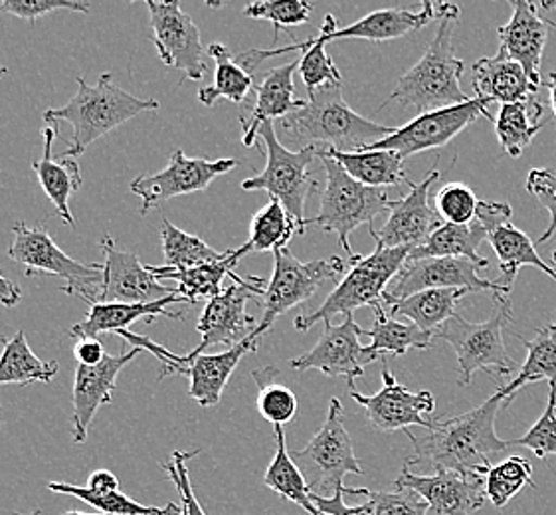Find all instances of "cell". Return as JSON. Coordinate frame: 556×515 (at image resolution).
<instances>
[{"instance_id": "1", "label": "cell", "mask_w": 556, "mask_h": 515, "mask_svg": "<svg viewBox=\"0 0 556 515\" xmlns=\"http://www.w3.org/2000/svg\"><path fill=\"white\" fill-rule=\"evenodd\" d=\"M503 397L495 392L478 409L464 415L434 420L424 437L406 435L414 442L416 456L408 459L410 466L424 470H447L485 478L491 460L513 447V440H503L495 432V418Z\"/></svg>"}, {"instance_id": "2", "label": "cell", "mask_w": 556, "mask_h": 515, "mask_svg": "<svg viewBox=\"0 0 556 515\" xmlns=\"http://www.w3.org/2000/svg\"><path fill=\"white\" fill-rule=\"evenodd\" d=\"M276 131L286 143L293 147H317L356 153L377 146L389 137L394 127L375 124L349 108L341 86H327L309 91L305 105L276 122ZM279 139V141H281Z\"/></svg>"}, {"instance_id": "3", "label": "cell", "mask_w": 556, "mask_h": 515, "mask_svg": "<svg viewBox=\"0 0 556 515\" xmlns=\"http://www.w3.org/2000/svg\"><path fill=\"white\" fill-rule=\"evenodd\" d=\"M457 18L459 9L456 4L438 2V33L434 40L428 46L426 54L418 60V64L402 74L396 90L380 105V110L392 101H399L402 108L414 105L418 108V112L428 113L468 101V96L459 86L466 64L464 60L456 58L452 48Z\"/></svg>"}, {"instance_id": "4", "label": "cell", "mask_w": 556, "mask_h": 515, "mask_svg": "<svg viewBox=\"0 0 556 515\" xmlns=\"http://www.w3.org/2000/svg\"><path fill=\"white\" fill-rule=\"evenodd\" d=\"M76 84L78 93L64 108L45 112L46 124L66 122L74 129L70 146L62 153L64 158H81L103 135L143 112H156L161 108L156 100H141L115 86L112 74H101L96 86H89L86 78L76 79Z\"/></svg>"}, {"instance_id": "5", "label": "cell", "mask_w": 556, "mask_h": 515, "mask_svg": "<svg viewBox=\"0 0 556 515\" xmlns=\"http://www.w3.org/2000/svg\"><path fill=\"white\" fill-rule=\"evenodd\" d=\"M317 159H321L327 183L321 192V209L315 218H309L307 225H315L333 233L339 238V244L345 250L349 258L355 256L351 248V235L358 226L375 223L380 214L390 213L394 201H390L384 189H375L356 183L345 168L341 167L334 159L327 158L321 149L317 151Z\"/></svg>"}, {"instance_id": "6", "label": "cell", "mask_w": 556, "mask_h": 515, "mask_svg": "<svg viewBox=\"0 0 556 515\" xmlns=\"http://www.w3.org/2000/svg\"><path fill=\"white\" fill-rule=\"evenodd\" d=\"M412 248H384L377 244L370 256H356L355 264L337 284L321 307L313 314L295 317L293 327L298 331H309L319 322H331L334 315H353L358 307H375L382 302V296L390 281L399 276L402 266L410 256Z\"/></svg>"}, {"instance_id": "7", "label": "cell", "mask_w": 556, "mask_h": 515, "mask_svg": "<svg viewBox=\"0 0 556 515\" xmlns=\"http://www.w3.org/2000/svg\"><path fill=\"white\" fill-rule=\"evenodd\" d=\"M511 322V303L503 296H495V310L488 322L471 324L456 314L435 331L434 337L456 349L462 387H468L473 373L478 370L488 373L491 379L493 373L501 377L511 375L517 363L503 343V329Z\"/></svg>"}, {"instance_id": "8", "label": "cell", "mask_w": 556, "mask_h": 515, "mask_svg": "<svg viewBox=\"0 0 556 515\" xmlns=\"http://www.w3.org/2000/svg\"><path fill=\"white\" fill-rule=\"evenodd\" d=\"M12 244L7 256L24 266L26 276H54L62 280L67 296L84 302H98L103 286V264H84L58 248L45 226L16 223L12 226Z\"/></svg>"}, {"instance_id": "9", "label": "cell", "mask_w": 556, "mask_h": 515, "mask_svg": "<svg viewBox=\"0 0 556 515\" xmlns=\"http://www.w3.org/2000/svg\"><path fill=\"white\" fill-rule=\"evenodd\" d=\"M257 139L266 146V168L242 183L248 192L266 191L271 199L281 202L286 211L298 221L301 233L307 228L305 202L317 183L309 177L307 167L317 159V147H305L291 151L279 141L274 122H264L257 129Z\"/></svg>"}, {"instance_id": "10", "label": "cell", "mask_w": 556, "mask_h": 515, "mask_svg": "<svg viewBox=\"0 0 556 515\" xmlns=\"http://www.w3.org/2000/svg\"><path fill=\"white\" fill-rule=\"evenodd\" d=\"M346 262L341 256L301 262L293 256L290 248H279L274 252V274L267 281L264 293V314L257 324V336H266L269 327L279 315L291 307L307 302L325 281L339 280L345 276Z\"/></svg>"}, {"instance_id": "11", "label": "cell", "mask_w": 556, "mask_h": 515, "mask_svg": "<svg viewBox=\"0 0 556 515\" xmlns=\"http://www.w3.org/2000/svg\"><path fill=\"white\" fill-rule=\"evenodd\" d=\"M291 459L317 472L315 480L309 483L313 493L331 492L333 495L334 492H345L343 480L346 474H363L353 440L346 432L345 409L339 399L329 401L327 418L319 432L305 449L291 452Z\"/></svg>"}, {"instance_id": "12", "label": "cell", "mask_w": 556, "mask_h": 515, "mask_svg": "<svg viewBox=\"0 0 556 515\" xmlns=\"http://www.w3.org/2000/svg\"><path fill=\"white\" fill-rule=\"evenodd\" d=\"M267 281L257 276H240L232 286L224 288L223 293L212 298L202 310L197 331L201 334V343L187 357L202 355L212 346L235 348L257 329L256 319L245 312V305L252 298H264Z\"/></svg>"}, {"instance_id": "13", "label": "cell", "mask_w": 556, "mask_h": 515, "mask_svg": "<svg viewBox=\"0 0 556 515\" xmlns=\"http://www.w3.org/2000/svg\"><path fill=\"white\" fill-rule=\"evenodd\" d=\"M238 167L232 158L206 159L189 158L185 151H173L167 167L153 175H139L131 180V192L141 199V211L147 214L153 209H161L170 199L182 194L206 191L212 180L223 177Z\"/></svg>"}, {"instance_id": "14", "label": "cell", "mask_w": 556, "mask_h": 515, "mask_svg": "<svg viewBox=\"0 0 556 515\" xmlns=\"http://www.w3.org/2000/svg\"><path fill=\"white\" fill-rule=\"evenodd\" d=\"M479 264L468 258H426L416 262H406L399 276L390 281L382 296L384 305H394L414 293L424 290H447L464 288L469 291H493L495 296H507L500 280H483L478 272Z\"/></svg>"}, {"instance_id": "15", "label": "cell", "mask_w": 556, "mask_h": 515, "mask_svg": "<svg viewBox=\"0 0 556 515\" xmlns=\"http://www.w3.org/2000/svg\"><path fill=\"white\" fill-rule=\"evenodd\" d=\"M490 105V100L473 98V100L459 103L454 108L420 113L416 120H412L410 124L394 129L389 137H384L377 146L368 147V149L396 151L404 159L412 158L416 153H424V151H432V149L447 146L450 141H454L457 135L478 120L479 115L493 120V115L488 112Z\"/></svg>"}, {"instance_id": "16", "label": "cell", "mask_w": 556, "mask_h": 515, "mask_svg": "<svg viewBox=\"0 0 556 515\" xmlns=\"http://www.w3.org/2000/svg\"><path fill=\"white\" fill-rule=\"evenodd\" d=\"M365 329L356 324L353 315H346L341 325L325 322V334L307 353L291 361L295 370H321L329 379H345L353 389L355 379L365 377L368 365L379 363L382 355L361 346Z\"/></svg>"}, {"instance_id": "17", "label": "cell", "mask_w": 556, "mask_h": 515, "mask_svg": "<svg viewBox=\"0 0 556 515\" xmlns=\"http://www.w3.org/2000/svg\"><path fill=\"white\" fill-rule=\"evenodd\" d=\"M146 7L151 14L153 42L163 64L180 70L185 74V79L199 81L204 78V74L208 72V50H204L199 26L192 23L189 14L182 12L180 2L147 0Z\"/></svg>"}, {"instance_id": "18", "label": "cell", "mask_w": 556, "mask_h": 515, "mask_svg": "<svg viewBox=\"0 0 556 515\" xmlns=\"http://www.w3.org/2000/svg\"><path fill=\"white\" fill-rule=\"evenodd\" d=\"M382 389L375 394H363L351 389V397L367 413L368 423L382 432L408 430V426L432 428L434 423L435 399L430 391L412 392L406 385L390 373L387 367L380 370Z\"/></svg>"}, {"instance_id": "19", "label": "cell", "mask_w": 556, "mask_h": 515, "mask_svg": "<svg viewBox=\"0 0 556 515\" xmlns=\"http://www.w3.org/2000/svg\"><path fill=\"white\" fill-rule=\"evenodd\" d=\"M438 179H440V173L434 167L420 183L408 180L410 191L406 192L401 201H394L390 209L389 221L384 223L382 230L377 233L370 226V236L375 238V244L414 250L444 225L440 214L435 213L434 206L430 204V189Z\"/></svg>"}, {"instance_id": "20", "label": "cell", "mask_w": 556, "mask_h": 515, "mask_svg": "<svg viewBox=\"0 0 556 515\" xmlns=\"http://www.w3.org/2000/svg\"><path fill=\"white\" fill-rule=\"evenodd\" d=\"M394 488L418 493L428 504L430 515H473L488 500L485 478L447 470L434 472L430 476L416 474L408 462L402 466Z\"/></svg>"}, {"instance_id": "21", "label": "cell", "mask_w": 556, "mask_h": 515, "mask_svg": "<svg viewBox=\"0 0 556 515\" xmlns=\"http://www.w3.org/2000/svg\"><path fill=\"white\" fill-rule=\"evenodd\" d=\"M103 262V286L98 303H151L177 293V288H167L146 266L137 254L115 247L110 235L101 238Z\"/></svg>"}, {"instance_id": "22", "label": "cell", "mask_w": 556, "mask_h": 515, "mask_svg": "<svg viewBox=\"0 0 556 515\" xmlns=\"http://www.w3.org/2000/svg\"><path fill=\"white\" fill-rule=\"evenodd\" d=\"M143 349L131 348L125 343L119 355H108L101 365L86 367L76 365L74 373V391H72V430L74 442L81 444L88 438L89 426L98 415L101 406L112 403L113 392L117 389V377Z\"/></svg>"}, {"instance_id": "23", "label": "cell", "mask_w": 556, "mask_h": 515, "mask_svg": "<svg viewBox=\"0 0 556 515\" xmlns=\"http://www.w3.org/2000/svg\"><path fill=\"white\" fill-rule=\"evenodd\" d=\"M260 339H262V336H257L254 331L242 343H238L235 348H228L223 353H214V355L202 353V355L194 359L178 355L175 373L189 377L190 399L197 401L204 409H212V406L220 403L224 389L230 381L236 367L240 365V361L248 353L256 351Z\"/></svg>"}, {"instance_id": "24", "label": "cell", "mask_w": 556, "mask_h": 515, "mask_svg": "<svg viewBox=\"0 0 556 515\" xmlns=\"http://www.w3.org/2000/svg\"><path fill=\"white\" fill-rule=\"evenodd\" d=\"M435 18H438V4L434 2H424L420 12L404 11V9H382V11L370 12L365 18L356 21L355 24H349L345 28H339L333 14H327L317 38L325 45L333 40H349V38L389 42L414 30H420Z\"/></svg>"}, {"instance_id": "25", "label": "cell", "mask_w": 556, "mask_h": 515, "mask_svg": "<svg viewBox=\"0 0 556 515\" xmlns=\"http://www.w3.org/2000/svg\"><path fill=\"white\" fill-rule=\"evenodd\" d=\"M511 21L500 26V56L521 64L525 74L541 88V62L546 45V23L539 14V4L529 0H511Z\"/></svg>"}, {"instance_id": "26", "label": "cell", "mask_w": 556, "mask_h": 515, "mask_svg": "<svg viewBox=\"0 0 556 515\" xmlns=\"http://www.w3.org/2000/svg\"><path fill=\"white\" fill-rule=\"evenodd\" d=\"M295 70H300V60L269 70L264 74L262 81L256 84L254 105L248 110V115H240L242 143L245 147L256 143L257 129L264 122L276 124L305 105V101L295 98Z\"/></svg>"}, {"instance_id": "27", "label": "cell", "mask_w": 556, "mask_h": 515, "mask_svg": "<svg viewBox=\"0 0 556 515\" xmlns=\"http://www.w3.org/2000/svg\"><path fill=\"white\" fill-rule=\"evenodd\" d=\"M185 302L178 293H173L163 300L151 303H89V312L86 317L70 329V337L86 339L98 337L100 334H122L129 331V325L146 317L147 322H153L156 315H163L168 319H185V312L173 314L168 312L170 303ZM187 303V302H185Z\"/></svg>"}, {"instance_id": "28", "label": "cell", "mask_w": 556, "mask_h": 515, "mask_svg": "<svg viewBox=\"0 0 556 515\" xmlns=\"http://www.w3.org/2000/svg\"><path fill=\"white\" fill-rule=\"evenodd\" d=\"M45 137V153L42 158L36 159L33 163V171L40 180V187L46 197L56 206L58 214L62 216L64 225L76 226L74 216L70 211V197L76 194L81 187V171H79L76 159L54 158L52 147L56 139V124H46L42 127Z\"/></svg>"}, {"instance_id": "29", "label": "cell", "mask_w": 556, "mask_h": 515, "mask_svg": "<svg viewBox=\"0 0 556 515\" xmlns=\"http://www.w3.org/2000/svg\"><path fill=\"white\" fill-rule=\"evenodd\" d=\"M473 91L483 100L500 101L501 105L534 98V86L523 66L507 58H481L473 64Z\"/></svg>"}, {"instance_id": "30", "label": "cell", "mask_w": 556, "mask_h": 515, "mask_svg": "<svg viewBox=\"0 0 556 515\" xmlns=\"http://www.w3.org/2000/svg\"><path fill=\"white\" fill-rule=\"evenodd\" d=\"M245 256L244 248L238 250H228V254L220 262H212L204 266H197L190 269H170L167 266H149L151 272L155 274L156 280L177 281V293L187 303H197L201 298H216L218 293H223L224 278H232L238 280L240 276L235 269L238 262Z\"/></svg>"}, {"instance_id": "31", "label": "cell", "mask_w": 556, "mask_h": 515, "mask_svg": "<svg viewBox=\"0 0 556 515\" xmlns=\"http://www.w3.org/2000/svg\"><path fill=\"white\" fill-rule=\"evenodd\" d=\"M491 248L495 250V254L500 258L501 276L497 280L513 291L517 274L523 266H533V268L545 272L546 276H551L556 280V272L553 266H548L543 258L539 256L536 247L523 230H519L513 223H503L495 228H491L488 235Z\"/></svg>"}, {"instance_id": "32", "label": "cell", "mask_w": 556, "mask_h": 515, "mask_svg": "<svg viewBox=\"0 0 556 515\" xmlns=\"http://www.w3.org/2000/svg\"><path fill=\"white\" fill-rule=\"evenodd\" d=\"M488 235H490L488 226L483 225L478 216L469 225L444 223L424 244L412 250L406 262H416L426 258H468L481 268H488L490 260L478 254L479 247L483 240H488Z\"/></svg>"}, {"instance_id": "33", "label": "cell", "mask_w": 556, "mask_h": 515, "mask_svg": "<svg viewBox=\"0 0 556 515\" xmlns=\"http://www.w3.org/2000/svg\"><path fill=\"white\" fill-rule=\"evenodd\" d=\"M327 158L334 159L346 173L361 185L384 189L401 185L406 179L404 158L396 151H382V149H365L356 153H343L334 149H321Z\"/></svg>"}, {"instance_id": "34", "label": "cell", "mask_w": 556, "mask_h": 515, "mask_svg": "<svg viewBox=\"0 0 556 515\" xmlns=\"http://www.w3.org/2000/svg\"><path fill=\"white\" fill-rule=\"evenodd\" d=\"M468 293L471 291L464 288L418 291L410 298L390 305V317H408L412 324L434 336L450 317L456 315L457 305Z\"/></svg>"}, {"instance_id": "35", "label": "cell", "mask_w": 556, "mask_h": 515, "mask_svg": "<svg viewBox=\"0 0 556 515\" xmlns=\"http://www.w3.org/2000/svg\"><path fill=\"white\" fill-rule=\"evenodd\" d=\"M274 438H276V454L264 474V483L281 498L300 505L301 510H305L307 514L325 515L317 510V505L313 504L312 488L305 482V476L300 470L298 462L291 459L288 452L283 426H274Z\"/></svg>"}, {"instance_id": "36", "label": "cell", "mask_w": 556, "mask_h": 515, "mask_svg": "<svg viewBox=\"0 0 556 515\" xmlns=\"http://www.w3.org/2000/svg\"><path fill=\"white\" fill-rule=\"evenodd\" d=\"M521 341L527 348V361L511 382L497 389L505 406L511 403L513 394L529 382L548 381L551 387H556V322L536 329L533 339Z\"/></svg>"}, {"instance_id": "37", "label": "cell", "mask_w": 556, "mask_h": 515, "mask_svg": "<svg viewBox=\"0 0 556 515\" xmlns=\"http://www.w3.org/2000/svg\"><path fill=\"white\" fill-rule=\"evenodd\" d=\"M543 112V105L534 98L501 105L495 120V135L509 158H521L525 149L533 143L534 135L546 124Z\"/></svg>"}, {"instance_id": "38", "label": "cell", "mask_w": 556, "mask_h": 515, "mask_svg": "<svg viewBox=\"0 0 556 515\" xmlns=\"http://www.w3.org/2000/svg\"><path fill=\"white\" fill-rule=\"evenodd\" d=\"M58 361H42L36 357L24 331L7 339L2 337L0 351V385H33V382L52 381L58 375Z\"/></svg>"}, {"instance_id": "39", "label": "cell", "mask_w": 556, "mask_h": 515, "mask_svg": "<svg viewBox=\"0 0 556 515\" xmlns=\"http://www.w3.org/2000/svg\"><path fill=\"white\" fill-rule=\"evenodd\" d=\"M208 56L214 60V81L208 88L199 90V101L206 108H212L218 100L242 103L248 93L256 88L254 76L238 64L232 52L224 45L208 46Z\"/></svg>"}, {"instance_id": "40", "label": "cell", "mask_w": 556, "mask_h": 515, "mask_svg": "<svg viewBox=\"0 0 556 515\" xmlns=\"http://www.w3.org/2000/svg\"><path fill=\"white\" fill-rule=\"evenodd\" d=\"M295 233H301L298 221L291 216L281 202L271 199L264 209H260L250 223V238L245 242V254L254 252H276L288 248Z\"/></svg>"}, {"instance_id": "41", "label": "cell", "mask_w": 556, "mask_h": 515, "mask_svg": "<svg viewBox=\"0 0 556 515\" xmlns=\"http://www.w3.org/2000/svg\"><path fill=\"white\" fill-rule=\"evenodd\" d=\"M375 312V324L365 331V336L372 339L368 348L379 355H404L410 349L432 348V334L424 331L418 325L402 324L384 312V303L372 307Z\"/></svg>"}, {"instance_id": "42", "label": "cell", "mask_w": 556, "mask_h": 515, "mask_svg": "<svg viewBox=\"0 0 556 515\" xmlns=\"http://www.w3.org/2000/svg\"><path fill=\"white\" fill-rule=\"evenodd\" d=\"M48 490L54 493H64L78 498L88 505H93L100 510L101 514L110 515H182L180 504L163 505H143L137 504L129 495H125L122 490H105V492H93L86 486H76V483L50 482Z\"/></svg>"}, {"instance_id": "43", "label": "cell", "mask_w": 556, "mask_h": 515, "mask_svg": "<svg viewBox=\"0 0 556 515\" xmlns=\"http://www.w3.org/2000/svg\"><path fill=\"white\" fill-rule=\"evenodd\" d=\"M161 242H163V256H165V266L170 269H190L212 262H220L228 254L218 252L208 247L201 236L189 235L180 230L178 226L173 225L170 221H163L161 225Z\"/></svg>"}, {"instance_id": "44", "label": "cell", "mask_w": 556, "mask_h": 515, "mask_svg": "<svg viewBox=\"0 0 556 515\" xmlns=\"http://www.w3.org/2000/svg\"><path fill=\"white\" fill-rule=\"evenodd\" d=\"M257 382V411L274 426H286L298 415V397L286 385L276 381L279 370L276 367L252 373Z\"/></svg>"}, {"instance_id": "45", "label": "cell", "mask_w": 556, "mask_h": 515, "mask_svg": "<svg viewBox=\"0 0 556 515\" xmlns=\"http://www.w3.org/2000/svg\"><path fill=\"white\" fill-rule=\"evenodd\" d=\"M525 486L534 488L533 464L521 456L491 466L485 474V495L495 507H505Z\"/></svg>"}, {"instance_id": "46", "label": "cell", "mask_w": 556, "mask_h": 515, "mask_svg": "<svg viewBox=\"0 0 556 515\" xmlns=\"http://www.w3.org/2000/svg\"><path fill=\"white\" fill-rule=\"evenodd\" d=\"M327 45L317 36L309 38L307 42L291 45L283 48V54L288 52H303L300 58V74L307 91L319 90L327 86H341L343 76L334 66L333 58L327 54Z\"/></svg>"}, {"instance_id": "47", "label": "cell", "mask_w": 556, "mask_h": 515, "mask_svg": "<svg viewBox=\"0 0 556 515\" xmlns=\"http://www.w3.org/2000/svg\"><path fill=\"white\" fill-rule=\"evenodd\" d=\"M312 12L313 4L307 0H264V2L248 4L244 16L274 24V33H276L274 38L278 42L281 28L309 23Z\"/></svg>"}, {"instance_id": "48", "label": "cell", "mask_w": 556, "mask_h": 515, "mask_svg": "<svg viewBox=\"0 0 556 515\" xmlns=\"http://www.w3.org/2000/svg\"><path fill=\"white\" fill-rule=\"evenodd\" d=\"M435 213L447 225H469L478 216L479 201L476 192L464 183H447L434 201Z\"/></svg>"}, {"instance_id": "49", "label": "cell", "mask_w": 556, "mask_h": 515, "mask_svg": "<svg viewBox=\"0 0 556 515\" xmlns=\"http://www.w3.org/2000/svg\"><path fill=\"white\" fill-rule=\"evenodd\" d=\"M513 444L531 450L541 460L556 454V387H551L545 413L527 430L525 437L513 440Z\"/></svg>"}, {"instance_id": "50", "label": "cell", "mask_w": 556, "mask_h": 515, "mask_svg": "<svg viewBox=\"0 0 556 515\" xmlns=\"http://www.w3.org/2000/svg\"><path fill=\"white\" fill-rule=\"evenodd\" d=\"M201 450H192V452H182V450H175L170 462L161 464V468L167 472L170 482L175 483V488L180 495V510L182 515H206L202 510L201 502L197 500V495L192 492V483H190L189 476V460L199 456Z\"/></svg>"}, {"instance_id": "51", "label": "cell", "mask_w": 556, "mask_h": 515, "mask_svg": "<svg viewBox=\"0 0 556 515\" xmlns=\"http://www.w3.org/2000/svg\"><path fill=\"white\" fill-rule=\"evenodd\" d=\"M58 11L88 14L89 2L86 0H4V2H0V14H11V16L33 24L40 16Z\"/></svg>"}, {"instance_id": "52", "label": "cell", "mask_w": 556, "mask_h": 515, "mask_svg": "<svg viewBox=\"0 0 556 515\" xmlns=\"http://www.w3.org/2000/svg\"><path fill=\"white\" fill-rule=\"evenodd\" d=\"M396 492H370L367 488H358V495H365L375 504L377 515H430L428 504L412 490L394 488Z\"/></svg>"}, {"instance_id": "53", "label": "cell", "mask_w": 556, "mask_h": 515, "mask_svg": "<svg viewBox=\"0 0 556 515\" xmlns=\"http://www.w3.org/2000/svg\"><path fill=\"white\" fill-rule=\"evenodd\" d=\"M527 191L551 213V223L536 244H546L556 233V173L551 168H531L527 175Z\"/></svg>"}, {"instance_id": "54", "label": "cell", "mask_w": 556, "mask_h": 515, "mask_svg": "<svg viewBox=\"0 0 556 515\" xmlns=\"http://www.w3.org/2000/svg\"><path fill=\"white\" fill-rule=\"evenodd\" d=\"M343 495L345 492H334L331 498L312 492V500L313 504L317 505V510L325 515H377L375 504L370 500L363 505H345Z\"/></svg>"}, {"instance_id": "55", "label": "cell", "mask_w": 556, "mask_h": 515, "mask_svg": "<svg viewBox=\"0 0 556 515\" xmlns=\"http://www.w3.org/2000/svg\"><path fill=\"white\" fill-rule=\"evenodd\" d=\"M74 357H76L78 365L96 367V365H101L105 361L108 353H105V348H103V343L98 337H86V339H78V343L74 348Z\"/></svg>"}, {"instance_id": "56", "label": "cell", "mask_w": 556, "mask_h": 515, "mask_svg": "<svg viewBox=\"0 0 556 515\" xmlns=\"http://www.w3.org/2000/svg\"><path fill=\"white\" fill-rule=\"evenodd\" d=\"M23 300V290L14 281L4 278L0 274V305L4 307H16Z\"/></svg>"}, {"instance_id": "57", "label": "cell", "mask_w": 556, "mask_h": 515, "mask_svg": "<svg viewBox=\"0 0 556 515\" xmlns=\"http://www.w3.org/2000/svg\"><path fill=\"white\" fill-rule=\"evenodd\" d=\"M546 86H548V91H551V108H553V115H555L556 120V72L548 74Z\"/></svg>"}, {"instance_id": "58", "label": "cell", "mask_w": 556, "mask_h": 515, "mask_svg": "<svg viewBox=\"0 0 556 515\" xmlns=\"http://www.w3.org/2000/svg\"><path fill=\"white\" fill-rule=\"evenodd\" d=\"M64 515H110V514H101V512H98V514H86V512H78V510H72V512H66Z\"/></svg>"}, {"instance_id": "59", "label": "cell", "mask_w": 556, "mask_h": 515, "mask_svg": "<svg viewBox=\"0 0 556 515\" xmlns=\"http://www.w3.org/2000/svg\"><path fill=\"white\" fill-rule=\"evenodd\" d=\"M7 74H9V70H7V67L0 66V78H2V76H7Z\"/></svg>"}, {"instance_id": "60", "label": "cell", "mask_w": 556, "mask_h": 515, "mask_svg": "<svg viewBox=\"0 0 556 515\" xmlns=\"http://www.w3.org/2000/svg\"><path fill=\"white\" fill-rule=\"evenodd\" d=\"M546 26H553L556 30V23L555 21H548V18H545Z\"/></svg>"}, {"instance_id": "61", "label": "cell", "mask_w": 556, "mask_h": 515, "mask_svg": "<svg viewBox=\"0 0 556 515\" xmlns=\"http://www.w3.org/2000/svg\"><path fill=\"white\" fill-rule=\"evenodd\" d=\"M553 269L556 272V250L553 252Z\"/></svg>"}, {"instance_id": "62", "label": "cell", "mask_w": 556, "mask_h": 515, "mask_svg": "<svg viewBox=\"0 0 556 515\" xmlns=\"http://www.w3.org/2000/svg\"><path fill=\"white\" fill-rule=\"evenodd\" d=\"M28 515H42V512H40V510H36V512H33V514H28Z\"/></svg>"}]
</instances>
